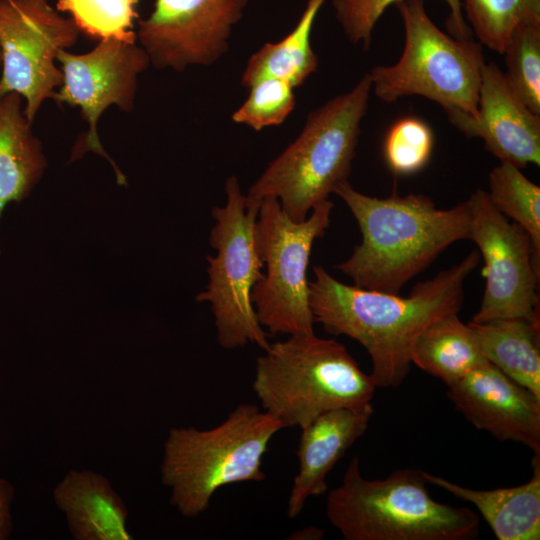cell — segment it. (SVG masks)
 <instances>
[{
	"mask_svg": "<svg viewBox=\"0 0 540 540\" xmlns=\"http://www.w3.org/2000/svg\"><path fill=\"white\" fill-rule=\"evenodd\" d=\"M479 260V252L471 251L459 263L417 283L407 297L344 284L315 266L314 279L309 281L313 321L366 349L377 387L399 386L410 370L411 350L419 334L436 319L459 313L465 280Z\"/></svg>",
	"mask_w": 540,
	"mask_h": 540,
	"instance_id": "obj_1",
	"label": "cell"
},
{
	"mask_svg": "<svg viewBox=\"0 0 540 540\" xmlns=\"http://www.w3.org/2000/svg\"><path fill=\"white\" fill-rule=\"evenodd\" d=\"M333 193L346 203L362 236L351 256L336 266L358 287L399 294L450 245L469 239L467 201L439 209L423 194L372 197L348 181Z\"/></svg>",
	"mask_w": 540,
	"mask_h": 540,
	"instance_id": "obj_2",
	"label": "cell"
},
{
	"mask_svg": "<svg viewBox=\"0 0 540 540\" xmlns=\"http://www.w3.org/2000/svg\"><path fill=\"white\" fill-rule=\"evenodd\" d=\"M424 471L401 469L384 479L362 476L357 456L329 491L326 516L345 540H472L479 516L432 499Z\"/></svg>",
	"mask_w": 540,
	"mask_h": 540,
	"instance_id": "obj_3",
	"label": "cell"
},
{
	"mask_svg": "<svg viewBox=\"0 0 540 540\" xmlns=\"http://www.w3.org/2000/svg\"><path fill=\"white\" fill-rule=\"evenodd\" d=\"M371 90L367 73L351 90L312 111L298 137L249 188L246 202L260 205L275 197L292 220L306 219L348 180Z\"/></svg>",
	"mask_w": 540,
	"mask_h": 540,
	"instance_id": "obj_4",
	"label": "cell"
},
{
	"mask_svg": "<svg viewBox=\"0 0 540 540\" xmlns=\"http://www.w3.org/2000/svg\"><path fill=\"white\" fill-rule=\"evenodd\" d=\"M281 429L278 420L250 403L238 405L211 429L172 428L161 463L171 505L185 517H196L220 488L263 481V457Z\"/></svg>",
	"mask_w": 540,
	"mask_h": 540,
	"instance_id": "obj_5",
	"label": "cell"
},
{
	"mask_svg": "<svg viewBox=\"0 0 540 540\" xmlns=\"http://www.w3.org/2000/svg\"><path fill=\"white\" fill-rule=\"evenodd\" d=\"M257 358L253 391L283 428L302 429L321 414L371 403L376 383L346 347L313 334L269 343Z\"/></svg>",
	"mask_w": 540,
	"mask_h": 540,
	"instance_id": "obj_6",
	"label": "cell"
},
{
	"mask_svg": "<svg viewBox=\"0 0 540 540\" xmlns=\"http://www.w3.org/2000/svg\"><path fill=\"white\" fill-rule=\"evenodd\" d=\"M395 6L404 24V49L395 64L375 66L368 73L374 94L384 102L423 96L445 111L474 116L485 64L482 45L441 31L425 0H401Z\"/></svg>",
	"mask_w": 540,
	"mask_h": 540,
	"instance_id": "obj_7",
	"label": "cell"
},
{
	"mask_svg": "<svg viewBox=\"0 0 540 540\" xmlns=\"http://www.w3.org/2000/svg\"><path fill=\"white\" fill-rule=\"evenodd\" d=\"M333 207L332 201L324 200L297 222L277 198L261 201L254 237L266 271L254 285L251 300L259 323L271 334L314 333L306 273L312 245L329 227Z\"/></svg>",
	"mask_w": 540,
	"mask_h": 540,
	"instance_id": "obj_8",
	"label": "cell"
},
{
	"mask_svg": "<svg viewBox=\"0 0 540 540\" xmlns=\"http://www.w3.org/2000/svg\"><path fill=\"white\" fill-rule=\"evenodd\" d=\"M225 192L226 204L212 208L215 224L209 240L217 253L206 256L209 283L196 301L210 304L220 346L235 349L251 343L265 350L268 334L251 300L264 267L254 237L260 205L246 202L235 176L226 180Z\"/></svg>",
	"mask_w": 540,
	"mask_h": 540,
	"instance_id": "obj_9",
	"label": "cell"
},
{
	"mask_svg": "<svg viewBox=\"0 0 540 540\" xmlns=\"http://www.w3.org/2000/svg\"><path fill=\"white\" fill-rule=\"evenodd\" d=\"M79 33L47 0H0V95H21L30 123L62 84L57 54L72 47Z\"/></svg>",
	"mask_w": 540,
	"mask_h": 540,
	"instance_id": "obj_10",
	"label": "cell"
},
{
	"mask_svg": "<svg viewBox=\"0 0 540 540\" xmlns=\"http://www.w3.org/2000/svg\"><path fill=\"white\" fill-rule=\"evenodd\" d=\"M466 201L469 239L484 260L486 280L480 308L471 322L523 319L539 325L540 260L529 235L493 206L487 191L476 189Z\"/></svg>",
	"mask_w": 540,
	"mask_h": 540,
	"instance_id": "obj_11",
	"label": "cell"
},
{
	"mask_svg": "<svg viewBox=\"0 0 540 540\" xmlns=\"http://www.w3.org/2000/svg\"><path fill=\"white\" fill-rule=\"evenodd\" d=\"M56 60L61 65L63 81L52 99L58 106L66 104L79 107L82 118L89 126L86 134L74 146L69 162L92 151L110 162L119 185H127L125 175L101 144L97 124L111 105L127 113L134 109L138 75L151 64L146 51L136 43L106 39L84 54L60 50Z\"/></svg>",
	"mask_w": 540,
	"mask_h": 540,
	"instance_id": "obj_12",
	"label": "cell"
},
{
	"mask_svg": "<svg viewBox=\"0 0 540 540\" xmlns=\"http://www.w3.org/2000/svg\"><path fill=\"white\" fill-rule=\"evenodd\" d=\"M248 0H154L153 10L138 19L137 39L156 69L184 71L208 66L228 50L233 27Z\"/></svg>",
	"mask_w": 540,
	"mask_h": 540,
	"instance_id": "obj_13",
	"label": "cell"
},
{
	"mask_svg": "<svg viewBox=\"0 0 540 540\" xmlns=\"http://www.w3.org/2000/svg\"><path fill=\"white\" fill-rule=\"evenodd\" d=\"M450 123L467 137H479L500 162L520 169L540 164V116L516 95L493 62L484 64L477 113L446 111Z\"/></svg>",
	"mask_w": 540,
	"mask_h": 540,
	"instance_id": "obj_14",
	"label": "cell"
},
{
	"mask_svg": "<svg viewBox=\"0 0 540 540\" xmlns=\"http://www.w3.org/2000/svg\"><path fill=\"white\" fill-rule=\"evenodd\" d=\"M455 408L477 429L513 441L540 455V398L491 363L448 386Z\"/></svg>",
	"mask_w": 540,
	"mask_h": 540,
	"instance_id": "obj_15",
	"label": "cell"
},
{
	"mask_svg": "<svg viewBox=\"0 0 540 540\" xmlns=\"http://www.w3.org/2000/svg\"><path fill=\"white\" fill-rule=\"evenodd\" d=\"M372 404L327 411L301 429L298 471L287 502V515L297 517L311 497L323 495L326 478L346 451L366 432Z\"/></svg>",
	"mask_w": 540,
	"mask_h": 540,
	"instance_id": "obj_16",
	"label": "cell"
},
{
	"mask_svg": "<svg viewBox=\"0 0 540 540\" xmlns=\"http://www.w3.org/2000/svg\"><path fill=\"white\" fill-rule=\"evenodd\" d=\"M57 507L66 515L76 540H131L126 527L127 509L103 475L69 471L53 491Z\"/></svg>",
	"mask_w": 540,
	"mask_h": 540,
	"instance_id": "obj_17",
	"label": "cell"
},
{
	"mask_svg": "<svg viewBox=\"0 0 540 540\" xmlns=\"http://www.w3.org/2000/svg\"><path fill=\"white\" fill-rule=\"evenodd\" d=\"M529 481L518 486L475 490L424 472L433 484L454 497L473 504L498 540L540 539V455L532 460Z\"/></svg>",
	"mask_w": 540,
	"mask_h": 540,
	"instance_id": "obj_18",
	"label": "cell"
},
{
	"mask_svg": "<svg viewBox=\"0 0 540 540\" xmlns=\"http://www.w3.org/2000/svg\"><path fill=\"white\" fill-rule=\"evenodd\" d=\"M23 102L15 92L0 95V217L9 203H20L30 195L47 167Z\"/></svg>",
	"mask_w": 540,
	"mask_h": 540,
	"instance_id": "obj_19",
	"label": "cell"
},
{
	"mask_svg": "<svg viewBox=\"0 0 540 540\" xmlns=\"http://www.w3.org/2000/svg\"><path fill=\"white\" fill-rule=\"evenodd\" d=\"M411 362L450 386L488 361L477 335L458 313L444 315L429 324L416 338Z\"/></svg>",
	"mask_w": 540,
	"mask_h": 540,
	"instance_id": "obj_20",
	"label": "cell"
},
{
	"mask_svg": "<svg viewBox=\"0 0 540 540\" xmlns=\"http://www.w3.org/2000/svg\"><path fill=\"white\" fill-rule=\"evenodd\" d=\"M469 324L486 360L540 398L539 325L523 319Z\"/></svg>",
	"mask_w": 540,
	"mask_h": 540,
	"instance_id": "obj_21",
	"label": "cell"
},
{
	"mask_svg": "<svg viewBox=\"0 0 540 540\" xmlns=\"http://www.w3.org/2000/svg\"><path fill=\"white\" fill-rule=\"evenodd\" d=\"M326 0H307L298 22L283 39L266 43L249 58L241 78L245 87L267 77L300 86L317 70L318 58L311 46L313 25Z\"/></svg>",
	"mask_w": 540,
	"mask_h": 540,
	"instance_id": "obj_22",
	"label": "cell"
},
{
	"mask_svg": "<svg viewBox=\"0 0 540 540\" xmlns=\"http://www.w3.org/2000/svg\"><path fill=\"white\" fill-rule=\"evenodd\" d=\"M487 193L501 214L527 232L540 260V187L526 178L520 168L501 162L489 173Z\"/></svg>",
	"mask_w": 540,
	"mask_h": 540,
	"instance_id": "obj_23",
	"label": "cell"
},
{
	"mask_svg": "<svg viewBox=\"0 0 540 540\" xmlns=\"http://www.w3.org/2000/svg\"><path fill=\"white\" fill-rule=\"evenodd\" d=\"M139 0H57L56 9L70 15L79 32L92 40L136 43L133 30Z\"/></svg>",
	"mask_w": 540,
	"mask_h": 540,
	"instance_id": "obj_24",
	"label": "cell"
},
{
	"mask_svg": "<svg viewBox=\"0 0 540 540\" xmlns=\"http://www.w3.org/2000/svg\"><path fill=\"white\" fill-rule=\"evenodd\" d=\"M467 20L480 42L502 54L519 25L540 23V0H463Z\"/></svg>",
	"mask_w": 540,
	"mask_h": 540,
	"instance_id": "obj_25",
	"label": "cell"
},
{
	"mask_svg": "<svg viewBox=\"0 0 540 540\" xmlns=\"http://www.w3.org/2000/svg\"><path fill=\"white\" fill-rule=\"evenodd\" d=\"M502 54L510 86L528 109L540 116V23L515 28Z\"/></svg>",
	"mask_w": 540,
	"mask_h": 540,
	"instance_id": "obj_26",
	"label": "cell"
},
{
	"mask_svg": "<svg viewBox=\"0 0 540 540\" xmlns=\"http://www.w3.org/2000/svg\"><path fill=\"white\" fill-rule=\"evenodd\" d=\"M401 0H332L336 18L347 38L353 43H361L367 49L371 43L372 31L386 11ZM450 9L448 27L456 38H470V29L462 13L461 0H445Z\"/></svg>",
	"mask_w": 540,
	"mask_h": 540,
	"instance_id": "obj_27",
	"label": "cell"
},
{
	"mask_svg": "<svg viewBox=\"0 0 540 540\" xmlns=\"http://www.w3.org/2000/svg\"><path fill=\"white\" fill-rule=\"evenodd\" d=\"M434 146L430 126L417 117H404L388 130L384 140L385 161L392 172L411 175L429 162Z\"/></svg>",
	"mask_w": 540,
	"mask_h": 540,
	"instance_id": "obj_28",
	"label": "cell"
},
{
	"mask_svg": "<svg viewBox=\"0 0 540 540\" xmlns=\"http://www.w3.org/2000/svg\"><path fill=\"white\" fill-rule=\"evenodd\" d=\"M249 88V96L231 116L235 123L260 131L280 125L295 108L294 87L283 78H263Z\"/></svg>",
	"mask_w": 540,
	"mask_h": 540,
	"instance_id": "obj_29",
	"label": "cell"
},
{
	"mask_svg": "<svg viewBox=\"0 0 540 540\" xmlns=\"http://www.w3.org/2000/svg\"><path fill=\"white\" fill-rule=\"evenodd\" d=\"M13 498V485L6 479H0V540L8 539L13 529L11 514Z\"/></svg>",
	"mask_w": 540,
	"mask_h": 540,
	"instance_id": "obj_30",
	"label": "cell"
},
{
	"mask_svg": "<svg viewBox=\"0 0 540 540\" xmlns=\"http://www.w3.org/2000/svg\"><path fill=\"white\" fill-rule=\"evenodd\" d=\"M295 539H321L323 537V531L316 527H308L304 528L303 530H299L294 534Z\"/></svg>",
	"mask_w": 540,
	"mask_h": 540,
	"instance_id": "obj_31",
	"label": "cell"
},
{
	"mask_svg": "<svg viewBox=\"0 0 540 540\" xmlns=\"http://www.w3.org/2000/svg\"><path fill=\"white\" fill-rule=\"evenodd\" d=\"M0 73H1V50H0Z\"/></svg>",
	"mask_w": 540,
	"mask_h": 540,
	"instance_id": "obj_32",
	"label": "cell"
}]
</instances>
